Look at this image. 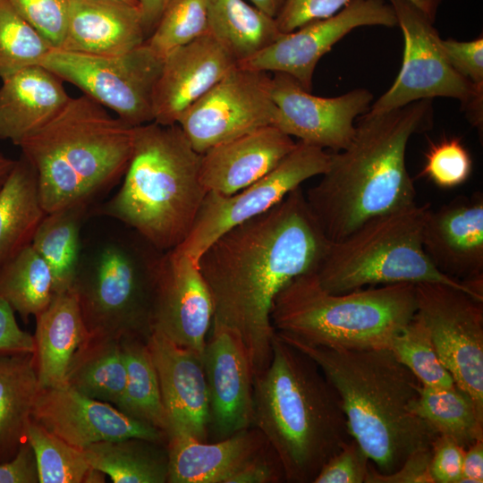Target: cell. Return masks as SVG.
Listing matches in <instances>:
<instances>
[{
  "mask_svg": "<svg viewBox=\"0 0 483 483\" xmlns=\"http://www.w3.org/2000/svg\"><path fill=\"white\" fill-rule=\"evenodd\" d=\"M330 243L300 186L223 233L199 258L213 301L212 323L239 335L254 376L272 357L275 296L293 278L316 272Z\"/></svg>",
  "mask_w": 483,
  "mask_h": 483,
  "instance_id": "6da1fadb",
  "label": "cell"
},
{
  "mask_svg": "<svg viewBox=\"0 0 483 483\" xmlns=\"http://www.w3.org/2000/svg\"><path fill=\"white\" fill-rule=\"evenodd\" d=\"M432 99L386 113L367 112L349 145L330 154L320 181L305 193L309 208L331 242L366 221L416 202L405 155L410 139L433 126Z\"/></svg>",
  "mask_w": 483,
  "mask_h": 483,
  "instance_id": "7a4b0ae2",
  "label": "cell"
},
{
  "mask_svg": "<svg viewBox=\"0 0 483 483\" xmlns=\"http://www.w3.org/2000/svg\"><path fill=\"white\" fill-rule=\"evenodd\" d=\"M277 335L311 358L336 390L349 432L377 470L389 474L438 435L416 406L422 385L387 348L339 349Z\"/></svg>",
  "mask_w": 483,
  "mask_h": 483,
  "instance_id": "3957f363",
  "label": "cell"
},
{
  "mask_svg": "<svg viewBox=\"0 0 483 483\" xmlns=\"http://www.w3.org/2000/svg\"><path fill=\"white\" fill-rule=\"evenodd\" d=\"M252 426L275 453L290 483H313L352 438L335 387L311 358L275 330L270 362L253 377Z\"/></svg>",
  "mask_w": 483,
  "mask_h": 483,
  "instance_id": "277c9868",
  "label": "cell"
},
{
  "mask_svg": "<svg viewBox=\"0 0 483 483\" xmlns=\"http://www.w3.org/2000/svg\"><path fill=\"white\" fill-rule=\"evenodd\" d=\"M134 128L82 94L18 147L34 167L42 208L50 213L88 205L123 177Z\"/></svg>",
  "mask_w": 483,
  "mask_h": 483,
  "instance_id": "5b68a950",
  "label": "cell"
},
{
  "mask_svg": "<svg viewBox=\"0 0 483 483\" xmlns=\"http://www.w3.org/2000/svg\"><path fill=\"white\" fill-rule=\"evenodd\" d=\"M200 157L178 124L135 126L123 183L101 213L132 228L157 251L178 247L208 193L199 176Z\"/></svg>",
  "mask_w": 483,
  "mask_h": 483,
  "instance_id": "8992f818",
  "label": "cell"
},
{
  "mask_svg": "<svg viewBox=\"0 0 483 483\" xmlns=\"http://www.w3.org/2000/svg\"><path fill=\"white\" fill-rule=\"evenodd\" d=\"M416 312L413 284L331 293L312 272L293 278L277 293L270 319L275 331L306 343L361 350L388 348Z\"/></svg>",
  "mask_w": 483,
  "mask_h": 483,
  "instance_id": "52a82bcc",
  "label": "cell"
},
{
  "mask_svg": "<svg viewBox=\"0 0 483 483\" xmlns=\"http://www.w3.org/2000/svg\"><path fill=\"white\" fill-rule=\"evenodd\" d=\"M429 203L417 202L375 216L331 242L315 274L326 292L344 293L364 286L442 283L483 301L469 286L440 272L422 246Z\"/></svg>",
  "mask_w": 483,
  "mask_h": 483,
  "instance_id": "ba28073f",
  "label": "cell"
},
{
  "mask_svg": "<svg viewBox=\"0 0 483 483\" xmlns=\"http://www.w3.org/2000/svg\"><path fill=\"white\" fill-rule=\"evenodd\" d=\"M161 253L147 242L112 241L80 264L72 288L90 337L148 341Z\"/></svg>",
  "mask_w": 483,
  "mask_h": 483,
  "instance_id": "9c48e42d",
  "label": "cell"
},
{
  "mask_svg": "<svg viewBox=\"0 0 483 483\" xmlns=\"http://www.w3.org/2000/svg\"><path fill=\"white\" fill-rule=\"evenodd\" d=\"M404 38L402 64L392 86L369 112L386 113L410 103L451 97L459 100L470 123L482 130L483 87L458 73L448 62L432 22L408 0H387Z\"/></svg>",
  "mask_w": 483,
  "mask_h": 483,
  "instance_id": "30bf717a",
  "label": "cell"
},
{
  "mask_svg": "<svg viewBox=\"0 0 483 483\" xmlns=\"http://www.w3.org/2000/svg\"><path fill=\"white\" fill-rule=\"evenodd\" d=\"M164 57L145 42L116 55L53 48L40 64L131 126L154 121L153 94Z\"/></svg>",
  "mask_w": 483,
  "mask_h": 483,
  "instance_id": "8fae6325",
  "label": "cell"
},
{
  "mask_svg": "<svg viewBox=\"0 0 483 483\" xmlns=\"http://www.w3.org/2000/svg\"><path fill=\"white\" fill-rule=\"evenodd\" d=\"M329 160L325 149L298 141L272 171L246 188L231 195L208 192L189 235L174 250L198 262L223 233L269 210L306 180L323 174Z\"/></svg>",
  "mask_w": 483,
  "mask_h": 483,
  "instance_id": "7c38bea8",
  "label": "cell"
},
{
  "mask_svg": "<svg viewBox=\"0 0 483 483\" xmlns=\"http://www.w3.org/2000/svg\"><path fill=\"white\" fill-rule=\"evenodd\" d=\"M417 312L456 386L483 411V301L442 283L415 284Z\"/></svg>",
  "mask_w": 483,
  "mask_h": 483,
  "instance_id": "4fadbf2b",
  "label": "cell"
},
{
  "mask_svg": "<svg viewBox=\"0 0 483 483\" xmlns=\"http://www.w3.org/2000/svg\"><path fill=\"white\" fill-rule=\"evenodd\" d=\"M277 107L268 72L236 64L191 106L177 124L199 154L259 128L275 125Z\"/></svg>",
  "mask_w": 483,
  "mask_h": 483,
  "instance_id": "5bb4252c",
  "label": "cell"
},
{
  "mask_svg": "<svg viewBox=\"0 0 483 483\" xmlns=\"http://www.w3.org/2000/svg\"><path fill=\"white\" fill-rule=\"evenodd\" d=\"M363 26H397L393 6L385 0H351L335 14L310 21L237 64L252 70L281 72L310 91L320 58L352 30Z\"/></svg>",
  "mask_w": 483,
  "mask_h": 483,
  "instance_id": "9a60e30c",
  "label": "cell"
},
{
  "mask_svg": "<svg viewBox=\"0 0 483 483\" xmlns=\"http://www.w3.org/2000/svg\"><path fill=\"white\" fill-rule=\"evenodd\" d=\"M271 93L278 111L274 126L299 141L334 152L349 145L355 119L369 110L374 99L364 88L334 97L315 96L281 72L271 76Z\"/></svg>",
  "mask_w": 483,
  "mask_h": 483,
  "instance_id": "2e32d148",
  "label": "cell"
},
{
  "mask_svg": "<svg viewBox=\"0 0 483 483\" xmlns=\"http://www.w3.org/2000/svg\"><path fill=\"white\" fill-rule=\"evenodd\" d=\"M214 316L209 289L198 262L174 249L158 261L153 330L202 356Z\"/></svg>",
  "mask_w": 483,
  "mask_h": 483,
  "instance_id": "e0dca14e",
  "label": "cell"
},
{
  "mask_svg": "<svg viewBox=\"0 0 483 483\" xmlns=\"http://www.w3.org/2000/svg\"><path fill=\"white\" fill-rule=\"evenodd\" d=\"M207 380L208 441L252 427L253 370L246 348L229 327L212 323L202 353Z\"/></svg>",
  "mask_w": 483,
  "mask_h": 483,
  "instance_id": "ac0fdd59",
  "label": "cell"
},
{
  "mask_svg": "<svg viewBox=\"0 0 483 483\" xmlns=\"http://www.w3.org/2000/svg\"><path fill=\"white\" fill-rule=\"evenodd\" d=\"M31 419L80 449L101 441L128 437L168 441L164 431L67 386L40 387Z\"/></svg>",
  "mask_w": 483,
  "mask_h": 483,
  "instance_id": "d6986e66",
  "label": "cell"
},
{
  "mask_svg": "<svg viewBox=\"0 0 483 483\" xmlns=\"http://www.w3.org/2000/svg\"><path fill=\"white\" fill-rule=\"evenodd\" d=\"M422 246L434 266L483 296V194L455 197L428 210Z\"/></svg>",
  "mask_w": 483,
  "mask_h": 483,
  "instance_id": "ffe728a7",
  "label": "cell"
},
{
  "mask_svg": "<svg viewBox=\"0 0 483 483\" xmlns=\"http://www.w3.org/2000/svg\"><path fill=\"white\" fill-rule=\"evenodd\" d=\"M148 346L168 421L167 437L208 441L209 402L202 356L153 330Z\"/></svg>",
  "mask_w": 483,
  "mask_h": 483,
  "instance_id": "44dd1931",
  "label": "cell"
},
{
  "mask_svg": "<svg viewBox=\"0 0 483 483\" xmlns=\"http://www.w3.org/2000/svg\"><path fill=\"white\" fill-rule=\"evenodd\" d=\"M237 64L209 33L167 53L153 94L154 121L177 124L182 114Z\"/></svg>",
  "mask_w": 483,
  "mask_h": 483,
  "instance_id": "7402d4cb",
  "label": "cell"
},
{
  "mask_svg": "<svg viewBox=\"0 0 483 483\" xmlns=\"http://www.w3.org/2000/svg\"><path fill=\"white\" fill-rule=\"evenodd\" d=\"M296 143L274 125L225 141L200 154V181L208 192L231 195L272 171Z\"/></svg>",
  "mask_w": 483,
  "mask_h": 483,
  "instance_id": "603a6c76",
  "label": "cell"
},
{
  "mask_svg": "<svg viewBox=\"0 0 483 483\" xmlns=\"http://www.w3.org/2000/svg\"><path fill=\"white\" fill-rule=\"evenodd\" d=\"M146 38L138 5L118 0H69L60 49L116 55L138 47Z\"/></svg>",
  "mask_w": 483,
  "mask_h": 483,
  "instance_id": "cb8c5ba5",
  "label": "cell"
},
{
  "mask_svg": "<svg viewBox=\"0 0 483 483\" xmlns=\"http://www.w3.org/2000/svg\"><path fill=\"white\" fill-rule=\"evenodd\" d=\"M1 80L0 140L16 146L53 119L71 98L63 80L41 64Z\"/></svg>",
  "mask_w": 483,
  "mask_h": 483,
  "instance_id": "d4e9b609",
  "label": "cell"
},
{
  "mask_svg": "<svg viewBox=\"0 0 483 483\" xmlns=\"http://www.w3.org/2000/svg\"><path fill=\"white\" fill-rule=\"evenodd\" d=\"M267 445L262 433L253 426L214 442L180 436L169 437L167 483H227Z\"/></svg>",
  "mask_w": 483,
  "mask_h": 483,
  "instance_id": "484cf974",
  "label": "cell"
},
{
  "mask_svg": "<svg viewBox=\"0 0 483 483\" xmlns=\"http://www.w3.org/2000/svg\"><path fill=\"white\" fill-rule=\"evenodd\" d=\"M34 363L39 386H66L70 364L90 337L73 288L55 293L36 317Z\"/></svg>",
  "mask_w": 483,
  "mask_h": 483,
  "instance_id": "4316f807",
  "label": "cell"
},
{
  "mask_svg": "<svg viewBox=\"0 0 483 483\" xmlns=\"http://www.w3.org/2000/svg\"><path fill=\"white\" fill-rule=\"evenodd\" d=\"M39 389L33 353L0 355V463L27 442Z\"/></svg>",
  "mask_w": 483,
  "mask_h": 483,
  "instance_id": "83f0119b",
  "label": "cell"
},
{
  "mask_svg": "<svg viewBox=\"0 0 483 483\" xmlns=\"http://www.w3.org/2000/svg\"><path fill=\"white\" fill-rule=\"evenodd\" d=\"M46 214L37 173L21 155L0 189V267L31 244Z\"/></svg>",
  "mask_w": 483,
  "mask_h": 483,
  "instance_id": "f1b7e54d",
  "label": "cell"
},
{
  "mask_svg": "<svg viewBox=\"0 0 483 483\" xmlns=\"http://www.w3.org/2000/svg\"><path fill=\"white\" fill-rule=\"evenodd\" d=\"M82 450L89 465L114 483H167V443L128 437L94 443Z\"/></svg>",
  "mask_w": 483,
  "mask_h": 483,
  "instance_id": "f546056e",
  "label": "cell"
},
{
  "mask_svg": "<svg viewBox=\"0 0 483 483\" xmlns=\"http://www.w3.org/2000/svg\"><path fill=\"white\" fill-rule=\"evenodd\" d=\"M209 34L237 64L261 51L282 32L275 19L245 0H207Z\"/></svg>",
  "mask_w": 483,
  "mask_h": 483,
  "instance_id": "4dcf8cb0",
  "label": "cell"
},
{
  "mask_svg": "<svg viewBox=\"0 0 483 483\" xmlns=\"http://www.w3.org/2000/svg\"><path fill=\"white\" fill-rule=\"evenodd\" d=\"M126 379V365L120 340L89 337L70 364L66 386L88 397L117 407Z\"/></svg>",
  "mask_w": 483,
  "mask_h": 483,
  "instance_id": "1f68e13d",
  "label": "cell"
},
{
  "mask_svg": "<svg viewBox=\"0 0 483 483\" xmlns=\"http://www.w3.org/2000/svg\"><path fill=\"white\" fill-rule=\"evenodd\" d=\"M88 205L47 213L31 246L49 267L55 293L72 288L80 264V229Z\"/></svg>",
  "mask_w": 483,
  "mask_h": 483,
  "instance_id": "d6a6232c",
  "label": "cell"
},
{
  "mask_svg": "<svg viewBox=\"0 0 483 483\" xmlns=\"http://www.w3.org/2000/svg\"><path fill=\"white\" fill-rule=\"evenodd\" d=\"M120 342L126 365L127 379L123 397L116 408L167 435V417L148 341L124 338Z\"/></svg>",
  "mask_w": 483,
  "mask_h": 483,
  "instance_id": "836d02e7",
  "label": "cell"
},
{
  "mask_svg": "<svg viewBox=\"0 0 483 483\" xmlns=\"http://www.w3.org/2000/svg\"><path fill=\"white\" fill-rule=\"evenodd\" d=\"M54 295L51 270L31 244L0 267V298L24 321L43 311Z\"/></svg>",
  "mask_w": 483,
  "mask_h": 483,
  "instance_id": "e575fe53",
  "label": "cell"
},
{
  "mask_svg": "<svg viewBox=\"0 0 483 483\" xmlns=\"http://www.w3.org/2000/svg\"><path fill=\"white\" fill-rule=\"evenodd\" d=\"M416 411L437 434L450 436L464 449L483 440V411L456 386H422Z\"/></svg>",
  "mask_w": 483,
  "mask_h": 483,
  "instance_id": "d590c367",
  "label": "cell"
},
{
  "mask_svg": "<svg viewBox=\"0 0 483 483\" xmlns=\"http://www.w3.org/2000/svg\"><path fill=\"white\" fill-rule=\"evenodd\" d=\"M27 441L35 455L38 482H105V474L89 465L82 449L68 444L32 419Z\"/></svg>",
  "mask_w": 483,
  "mask_h": 483,
  "instance_id": "8d00e7d4",
  "label": "cell"
},
{
  "mask_svg": "<svg viewBox=\"0 0 483 483\" xmlns=\"http://www.w3.org/2000/svg\"><path fill=\"white\" fill-rule=\"evenodd\" d=\"M387 349L423 386L449 388L456 386L438 356L428 327L417 314L394 337Z\"/></svg>",
  "mask_w": 483,
  "mask_h": 483,
  "instance_id": "74e56055",
  "label": "cell"
},
{
  "mask_svg": "<svg viewBox=\"0 0 483 483\" xmlns=\"http://www.w3.org/2000/svg\"><path fill=\"white\" fill-rule=\"evenodd\" d=\"M53 49L50 44L13 9L0 0V79L40 64Z\"/></svg>",
  "mask_w": 483,
  "mask_h": 483,
  "instance_id": "f35d334b",
  "label": "cell"
},
{
  "mask_svg": "<svg viewBox=\"0 0 483 483\" xmlns=\"http://www.w3.org/2000/svg\"><path fill=\"white\" fill-rule=\"evenodd\" d=\"M208 33L207 0H171L145 43L164 57Z\"/></svg>",
  "mask_w": 483,
  "mask_h": 483,
  "instance_id": "ab89813d",
  "label": "cell"
},
{
  "mask_svg": "<svg viewBox=\"0 0 483 483\" xmlns=\"http://www.w3.org/2000/svg\"><path fill=\"white\" fill-rule=\"evenodd\" d=\"M421 175L437 187L451 189L464 183L472 171V159L460 139H444L426 153Z\"/></svg>",
  "mask_w": 483,
  "mask_h": 483,
  "instance_id": "60d3db41",
  "label": "cell"
},
{
  "mask_svg": "<svg viewBox=\"0 0 483 483\" xmlns=\"http://www.w3.org/2000/svg\"><path fill=\"white\" fill-rule=\"evenodd\" d=\"M13 9L53 48H60L64 39L69 0H8Z\"/></svg>",
  "mask_w": 483,
  "mask_h": 483,
  "instance_id": "b9f144b4",
  "label": "cell"
},
{
  "mask_svg": "<svg viewBox=\"0 0 483 483\" xmlns=\"http://www.w3.org/2000/svg\"><path fill=\"white\" fill-rule=\"evenodd\" d=\"M370 461L352 438L321 469L313 483H366Z\"/></svg>",
  "mask_w": 483,
  "mask_h": 483,
  "instance_id": "7bdbcfd3",
  "label": "cell"
},
{
  "mask_svg": "<svg viewBox=\"0 0 483 483\" xmlns=\"http://www.w3.org/2000/svg\"><path fill=\"white\" fill-rule=\"evenodd\" d=\"M350 1L285 0L275 21L282 33H288L310 21L335 14Z\"/></svg>",
  "mask_w": 483,
  "mask_h": 483,
  "instance_id": "ee69618b",
  "label": "cell"
},
{
  "mask_svg": "<svg viewBox=\"0 0 483 483\" xmlns=\"http://www.w3.org/2000/svg\"><path fill=\"white\" fill-rule=\"evenodd\" d=\"M441 43L453 69L476 86L483 87V38L470 41L447 38Z\"/></svg>",
  "mask_w": 483,
  "mask_h": 483,
  "instance_id": "f6af8a7d",
  "label": "cell"
},
{
  "mask_svg": "<svg viewBox=\"0 0 483 483\" xmlns=\"http://www.w3.org/2000/svg\"><path fill=\"white\" fill-rule=\"evenodd\" d=\"M465 449L455 440L438 434L431 445L430 473L434 483H459Z\"/></svg>",
  "mask_w": 483,
  "mask_h": 483,
  "instance_id": "bcb514c9",
  "label": "cell"
},
{
  "mask_svg": "<svg viewBox=\"0 0 483 483\" xmlns=\"http://www.w3.org/2000/svg\"><path fill=\"white\" fill-rule=\"evenodd\" d=\"M430 459L431 447L417 451L398 470L389 474L378 472L370 462L366 483H434Z\"/></svg>",
  "mask_w": 483,
  "mask_h": 483,
  "instance_id": "7dc6e473",
  "label": "cell"
},
{
  "mask_svg": "<svg viewBox=\"0 0 483 483\" xmlns=\"http://www.w3.org/2000/svg\"><path fill=\"white\" fill-rule=\"evenodd\" d=\"M285 481L282 465L269 445L247 461L227 483H278Z\"/></svg>",
  "mask_w": 483,
  "mask_h": 483,
  "instance_id": "c3c4849f",
  "label": "cell"
},
{
  "mask_svg": "<svg viewBox=\"0 0 483 483\" xmlns=\"http://www.w3.org/2000/svg\"><path fill=\"white\" fill-rule=\"evenodd\" d=\"M34 351L33 335L19 326L13 309L0 298V355Z\"/></svg>",
  "mask_w": 483,
  "mask_h": 483,
  "instance_id": "681fc988",
  "label": "cell"
},
{
  "mask_svg": "<svg viewBox=\"0 0 483 483\" xmlns=\"http://www.w3.org/2000/svg\"><path fill=\"white\" fill-rule=\"evenodd\" d=\"M36 459L30 445L22 444L15 456L0 463V483H38Z\"/></svg>",
  "mask_w": 483,
  "mask_h": 483,
  "instance_id": "f907efd6",
  "label": "cell"
},
{
  "mask_svg": "<svg viewBox=\"0 0 483 483\" xmlns=\"http://www.w3.org/2000/svg\"><path fill=\"white\" fill-rule=\"evenodd\" d=\"M483 482V440H479L465 449L462 478L459 483Z\"/></svg>",
  "mask_w": 483,
  "mask_h": 483,
  "instance_id": "816d5d0a",
  "label": "cell"
},
{
  "mask_svg": "<svg viewBox=\"0 0 483 483\" xmlns=\"http://www.w3.org/2000/svg\"><path fill=\"white\" fill-rule=\"evenodd\" d=\"M170 1L171 0H138L142 26L147 38L157 27Z\"/></svg>",
  "mask_w": 483,
  "mask_h": 483,
  "instance_id": "f5cc1de1",
  "label": "cell"
},
{
  "mask_svg": "<svg viewBox=\"0 0 483 483\" xmlns=\"http://www.w3.org/2000/svg\"><path fill=\"white\" fill-rule=\"evenodd\" d=\"M435 23L439 6L444 0H408Z\"/></svg>",
  "mask_w": 483,
  "mask_h": 483,
  "instance_id": "db71d44e",
  "label": "cell"
},
{
  "mask_svg": "<svg viewBox=\"0 0 483 483\" xmlns=\"http://www.w3.org/2000/svg\"><path fill=\"white\" fill-rule=\"evenodd\" d=\"M252 5L275 18L281 11L285 0H248Z\"/></svg>",
  "mask_w": 483,
  "mask_h": 483,
  "instance_id": "11a10c76",
  "label": "cell"
},
{
  "mask_svg": "<svg viewBox=\"0 0 483 483\" xmlns=\"http://www.w3.org/2000/svg\"><path fill=\"white\" fill-rule=\"evenodd\" d=\"M14 164L15 160L0 152V189L9 176Z\"/></svg>",
  "mask_w": 483,
  "mask_h": 483,
  "instance_id": "9f6ffc18",
  "label": "cell"
},
{
  "mask_svg": "<svg viewBox=\"0 0 483 483\" xmlns=\"http://www.w3.org/2000/svg\"><path fill=\"white\" fill-rule=\"evenodd\" d=\"M118 1H123L131 4L138 5V0H118Z\"/></svg>",
  "mask_w": 483,
  "mask_h": 483,
  "instance_id": "6f0895ef",
  "label": "cell"
}]
</instances>
